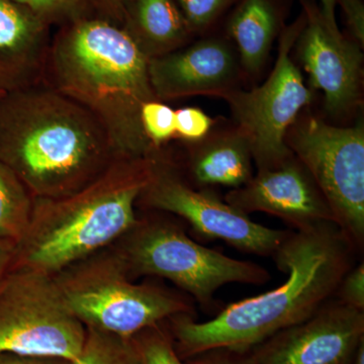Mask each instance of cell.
I'll return each instance as SVG.
<instances>
[{"mask_svg":"<svg viewBox=\"0 0 364 364\" xmlns=\"http://www.w3.org/2000/svg\"><path fill=\"white\" fill-rule=\"evenodd\" d=\"M358 255L335 223L289 230L272 254L277 269L287 275L286 282L267 293L230 304L205 322H196L191 315L169 318L177 353L188 359L212 349L252 350L277 333L311 317L334 298Z\"/></svg>","mask_w":364,"mask_h":364,"instance_id":"6da1fadb","label":"cell"},{"mask_svg":"<svg viewBox=\"0 0 364 364\" xmlns=\"http://www.w3.org/2000/svg\"><path fill=\"white\" fill-rule=\"evenodd\" d=\"M119 158L97 117L46 83L0 95V161L33 198L72 195Z\"/></svg>","mask_w":364,"mask_h":364,"instance_id":"7a4b0ae2","label":"cell"},{"mask_svg":"<svg viewBox=\"0 0 364 364\" xmlns=\"http://www.w3.org/2000/svg\"><path fill=\"white\" fill-rule=\"evenodd\" d=\"M148 62L122 26L91 16L53 35L44 83L97 117L119 157H149L157 149L144 133L141 109L157 98Z\"/></svg>","mask_w":364,"mask_h":364,"instance_id":"3957f363","label":"cell"},{"mask_svg":"<svg viewBox=\"0 0 364 364\" xmlns=\"http://www.w3.org/2000/svg\"><path fill=\"white\" fill-rule=\"evenodd\" d=\"M157 151L149 157L117 159L72 195L35 198L11 268L53 277L119 240L136 221V203L149 181Z\"/></svg>","mask_w":364,"mask_h":364,"instance_id":"277c9868","label":"cell"},{"mask_svg":"<svg viewBox=\"0 0 364 364\" xmlns=\"http://www.w3.org/2000/svg\"><path fill=\"white\" fill-rule=\"evenodd\" d=\"M114 245L131 279L169 280L205 310L215 308V294L226 284L263 286L272 279L262 265L205 247L188 236L171 215L158 210L136 218Z\"/></svg>","mask_w":364,"mask_h":364,"instance_id":"5b68a950","label":"cell"},{"mask_svg":"<svg viewBox=\"0 0 364 364\" xmlns=\"http://www.w3.org/2000/svg\"><path fill=\"white\" fill-rule=\"evenodd\" d=\"M72 312L85 327L130 339L178 315L196 316L188 294L163 284L131 279L112 247L53 275Z\"/></svg>","mask_w":364,"mask_h":364,"instance_id":"8992f818","label":"cell"},{"mask_svg":"<svg viewBox=\"0 0 364 364\" xmlns=\"http://www.w3.org/2000/svg\"><path fill=\"white\" fill-rule=\"evenodd\" d=\"M85 337L52 275L9 268L0 282V354L74 363Z\"/></svg>","mask_w":364,"mask_h":364,"instance_id":"52a82bcc","label":"cell"},{"mask_svg":"<svg viewBox=\"0 0 364 364\" xmlns=\"http://www.w3.org/2000/svg\"><path fill=\"white\" fill-rule=\"evenodd\" d=\"M286 143L308 169L335 221L359 253L364 248V126L338 127L308 109L287 131Z\"/></svg>","mask_w":364,"mask_h":364,"instance_id":"ba28073f","label":"cell"},{"mask_svg":"<svg viewBox=\"0 0 364 364\" xmlns=\"http://www.w3.org/2000/svg\"><path fill=\"white\" fill-rule=\"evenodd\" d=\"M179 218L205 241L222 240L240 252L272 256L289 230L258 224L215 195L193 186L165 147L158 150L149 181L136 205Z\"/></svg>","mask_w":364,"mask_h":364,"instance_id":"9c48e42d","label":"cell"},{"mask_svg":"<svg viewBox=\"0 0 364 364\" xmlns=\"http://www.w3.org/2000/svg\"><path fill=\"white\" fill-rule=\"evenodd\" d=\"M303 21L301 13L280 33L274 66L262 85L240 88L224 98L234 123L247 136L257 170L272 168L293 155L286 143L287 131L313 104L312 87L306 85L291 57Z\"/></svg>","mask_w":364,"mask_h":364,"instance_id":"30bf717a","label":"cell"},{"mask_svg":"<svg viewBox=\"0 0 364 364\" xmlns=\"http://www.w3.org/2000/svg\"><path fill=\"white\" fill-rule=\"evenodd\" d=\"M301 6L303 26L294 46L299 62L324 95L326 112L350 116L363 105V48L330 23L317 0H301Z\"/></svg>","mask_w":364,"mask_h":364,"instance_id":"8fae6325","label":"cell"},{"mask_svg":"<svg viewBox=\"0 0 364 364\" xmlns=\"http://www.w3.org/2000/svg\"><path fill=\"white\" fill-rule=\"evenodd\" d=\"M148 71L155 97L163 102L200 95L225 98L247 81L233 42L219 28L150 59Z\"/></svg>","mask_w":364,"mask_h":364,"instance_id":"7c38bea8","label":"cell"},{"mask_svg":"<svg viewBox=\"0 0 364 364\" xmlns=\"http://www.w3.org/2000/svg\"><path fill=\"white\" fill-rule=\"evenodd\" d=\"M363 339V311L333 298L251 352L258 364H350Z\"/></svg>","mask_w":364,"mask_h":364,"instance_id":"4fadbf2b","label":"cell"},{"mask_svg":"<svg viewBox=\"0 0 364 364\" xmlns=\"http://www.w3.org/2000/svg\"><path fill=\"white\" fill-rule=\"evenodd\" d=\"M224 200L246 215H274L294 231L324 223L336 224L322 191L294 154L277 166L257 170L247 183L231 189Z\"/></svg>","mask_w":364,"mask_h":364,"instance_id":"5bb4252c","label":"cell"},{"mask_svg":"<svg viewBox=\"0 0 364 364\" xmlns=\"http://www.w3.org/2000/svg\"><path fill=\"white\" fill-rule=\"evenodd\" d=\"M52 26L14 0H0V92L44 82Z\"/></svg>","mask_w":364,"mask_h":364,"instance_id":"9a60e30c","label":"cell"},{"mask_svg":"<svg viewBox=\"0 0 364 364\" xmlns=\"http://www.w3.org/2000/svg\"><path fill=\"white\" fill-rule=\"evenodd\" d=\"M186 144L183 163L176 162L184 177L196 188L236 189L252 178L250 142L236 124H218L217 121L202 140Z\"/></svg>","mask_w":364,"mask_h":364,"instance_id":"2e32d148","label":"cell"},{"mask_svg":"<svg viewBox=\"0 0 364 364\" xmlns=\"http://www.w3.org/2000/svg\"><path fill=\"white\" fill-rule=\"evenodd\" d=\"M291 0H240L224 20L246 80L264 70L275 41L286 28Z\"/></svg>","mask_w":364,"mask_h":364,"instance_id":"e0dca14e","label":"cell"},{"mask_svg":"<svg viewBox=\"0 0 364 364\" xmlns=\"http://www.w3.org/2000/svg\"><path fill=\"white\" fill-rule=\"evenodd\" d=\"M122 28L148 60L196 39L174 0H124Z\"/></svg>","mask_w":364,"mask_h":364,"instance_id":"ac0fdd59","label":"cell"},{"mask_svg":"<svg viewBox=\"0 0 364 364\" xmlns=\"http://www.w3.org/2000/svg\"><path fill=\"white\" fill-rule=\"evenodd\" d=\"M33 200L23 182L0 161V241L20 242L30 225Z\"/></svg>","mask_w":364,"mask_h":364,"instance_id":"d6986e66","label":"cell"},{"mask_svg":"<svg viewBox=\"0 0 364 364\" xmlns=\"http://www.w3.org/2000/svg\"><path fill=\"white\" fill-rule=\"evenodd\" d=\"M72 364H139L131 338L86 327L82 350Z\"/></svg>","mask_w":364,"mask_h":364,"instance_id":"ffe728a7","label":"cell"},{"mask_svg":"<svg viewBox=\"0 0 364 364\" xmlns=\"http://www.w3.org/2000/svg\"><path fill=\"white\" fill-rule=\"evenodd\" d=\"M165 322L152 326L132 337L139 364H188L177 353Z\"/></svg>","mask_w":364,"mask_h":364,"instance_id":"44dd1931","label":"cell"},{"mask_svg":"<svg viewBox=\"0 0 364 364\" xmlns=\"http://www.w3.org/2000/svg\"><path fill=\"white\" fill-rule=\"evenodd\" d=\"M196 38L215 32L240 0H174Z\"/></svg>","mask_w":364,"mask_h":364,"instance_id":"7402d4cb","label":"cell"},{"mask_svg":"<svg viewBox=\"0 0 364 364\" xmlns=\"http://www.w3.org/2000/svg\"><path fill=\"white\" fill-rule=\"evenodd\" d=\"M35 11L51 26H63L97 16L92 0H14Z\"/></svg>","mask_w":364,"mask_h":364,"instance_id":"603a6c76","label":"cell"},{"mask_svg":"<svg viewBox=\"0 0 364 364\" xmlns=\"http://www.w3.org/2000/svg\"><path fill=\"white\" fill-rule=\"evenodd\" d=\"M141 124L155 149H161L176 139V111L160 100H151L143 105Z\"/></svg>","mask_w":364,"mask_h":364,"instance_id":"cb8c5ba5","label":"cell"},{"mask_svg":"<svg viewBox=\"0 0 364 364\" xmlns=\"http://www.w3.org/2000/svg\"><path fill=\"white\" fill-rule=\"evenodd\" d=\"M215 119L198 107H183L176 111V139L186 143L202 140L215 126Z\"/></svg>","mask_w":364,"mask_h":364,"instance_id":"d4e9b609","label":"cell"},{"mask_svg":"<svg viewBox=\"0 0 364 364\" xmlns=\"http://www.w3.org/2000/svg\"><path fill=\"white\" fill-rule=\"evenodd\" d=\"M335 299L344 305L364 312V263L351 267L337 287Z\"/></svg>","mask_w":364,"mask_h":364,"instance_id":"484cf974","label":"cell"},{"mask_svg":"<svg viewBox=\"0 0 364 364\" xmlns=\"http://www.w3.org/2000/svg\"><path fill=\"white\" fill-rule=\"evenodd\" d=\"M188 364H258L252 352L212 349L188 359Z\"/></svg>","mask_w":364,"mask_h":364,"instance_id":"4316f807","label":"cell"},{"mask_svg":"<svg viewBox=\"0 0 364 364\" xmlns=\"http://www.w3.org/2000/svg\"><path fill=\"white\" fill-rule=\"evenodd\" d=\"M344 14L348 36L361 48L364 47V4L363 0H338Z\"/></svg>","mask_w":364,"mask_h":364,"instance_id":"83f0119b","label":"cell"},{"mask_svg":"<svg viewBox=\"0 0 364 364\" xmlns=\"http://www.w3.org/2000/svg\"><path fill=\"white\" fill-rule=\"evenodd\" d=\"M97 16L122 26L124 21V0H92Z\"/></svg>","mask_w":364,"mask_h":364,"instance_id":"f1b7e54d","label":"cell"},{"mask_svg":"<svg viewBox=\"0 0 364 364\" xmlns=\"http://www.w3.org/2000/svg\"><path fill=\"white\" fill-rule=\"evenodd\" d=\"M0 364H72L65 359L39 358V356L16 355V354H0Z\"/></svg>","mask_w":364,"mask_h":364,"instance_id":"f546056e","label":"cell"},{"mask_svg":"<svg viewBox=\"0 0 364 364\" xmlns=\"http://www.w3.org/2000/svg\"><path fill=\"white\" fill-rule=\"evenodd\" d=\"M16 244L9 241H0V282L9 272L13 263Z\"/></svg>","mask_w":364,"mask_h":364,"instance_id":"4dcf8cb0","label":"cell"},{"mask_svg":"<svg viewBox=\"0 0 364 364\" xmlns=\"http://www.w3.org/2000/svg\"><path fill=\"white\" fill-rule=\"evenodd\" d=\"M317 1L330 23L338 26L336 21V7L338 6V0H317Z\"/></svg>","mask_w":364,"mask_h":364,"instance_id":"1f68e13d","label":"cell"},{"mask_svg":"<svg viewBox=\"0 0 364 364\" xmlns=\"http://www.w3.org/2000/svg\"><path fill=\"white\" fill-rule=\"evenodd\" d=\"M350 364H364V339L358 345Z\"/></svg>","mask_w":364,"mask_h":364,"instance_id":"d6a6232c","label":"cell"},{"mask_svg":"<svg viewBox=\"0 0 364 364\" xmlns=\"http://www.w3.org/2000/svg\"><path fill=\"white\" fill-rule=\"evenodd\" d=\"M4 95V93H2V92H0V95Z\"/></svg>","mask_w":364,"mask_h":364,"instance_id":"836d02e7","label":"cell"}]
</instances>
